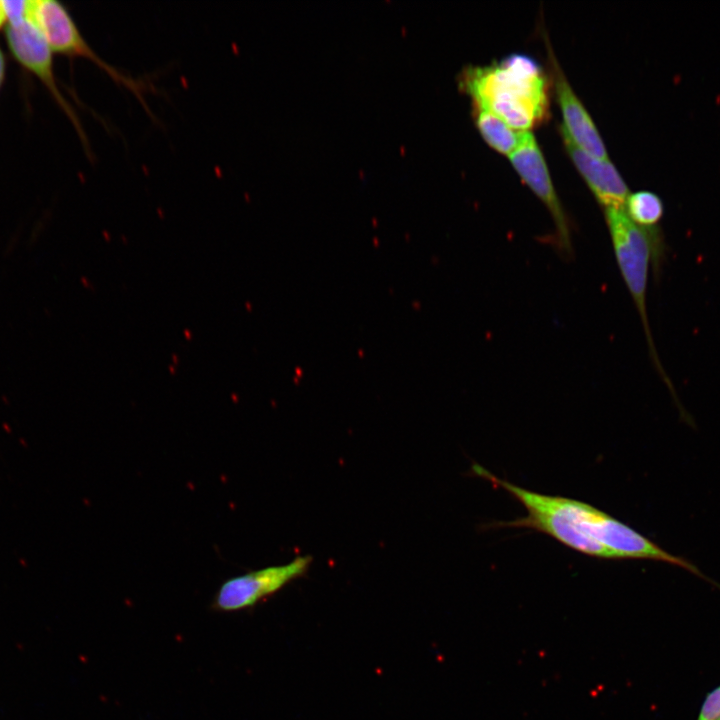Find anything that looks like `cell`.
Masks as SVG:
<instances>
[{"instance_id": "cell-1", "label": "cell", "mask_w": 720, "mask_h": 720, "mask_svg": "<svg viewBox=\"0 0 720 720\" xmlns=\"http://www.w3.org/2000/svg\"><path fill=\"white\" fill-rule=\"evenodd\" d=\"M474 475L506 491L526 515L492 526L526 528L546 534L581 554L604 560H648L677 566L720 588L688 559L672 554L656 542L589 503L525 489L493 475L483 466H471Z\"/></svg>"}, {"instance_id": "cell-2", "label": "cell", "mask_w": 720, "mask_h": 720, "mask_svg": "<svg viewBox=\"0 0 720 720\" xmlns=\"http://www.w3.org/2000/svg\"><path fill=\"white\" fill-rule=\"evenodd\" d=\"M548 80L533 57L512 53L488 65L466 67L459 85L472 106L488 109L513 129L526 131L549 114Z\"/></svg>"}, {"instance_id": "cell-3", "label": "cell", "mask_w": 720, "mask_h": 720, "mask_svg": "<svg viewBox=\"0 0 720 720\" xmlns=\"http://www.w3.org/2000/svg\"><path fill=\"white\" fill-rule=\"evenodd\" d=\"M604 215L619 271L643 325L651 360L671 392L675 403L681 407L673 384L658 357L646 309L649 262L652 257L656 261L659 260L663 251L662 240L656 233V228L645 229L636 225L627 216L624 209H604Z\"/></svg>"}, {"instance_id": "cell-4", "label": "cell", "mask_w": 720, "mask_h": 720, "mask_svg": "<svg viewBox=\"0 0 720 720\" xmlns=\"http://www.w3.org/2000/svg\"><path fill=\"white\" fill-rule=\"evenodd\" d=\"M508 157L521 179L551 215L555 229L548 239L550 244L560 256L567 259L573 257L570 218L556 193L542 151L530 130L519 131L517 145Z\"/></svg>"}, {"instance_id": "cell-5", "label": "cell", "mask_w": 720, "mask_h": 720, "mask_svg": "<svg viewBox=\"0 0 720 720\" xmlns=\"http://www.w3.org/2000/svg\"><path fill=\"white\" fill-rule=\"evenodd\" d=\"M310 556H298L283 565H273L225 580L212 600V608L235 612L251 608L307 572Z\"/></svg>"}, {"instance_id": "cell-6", "label": "cell", "mask_w": 720, "mask_h": 720, "mask_svg": "<svg viewBox=\"0 0 720 720\" xmlns=\"http://www.w3.org/2000/svg\"><path fill=\"white\" fill-rule=\"evenodd\" d=\"M6 42L13 58L33 73L48 89L51 96L71 121L86 151H90L87 136L74 109L61 93L53 68L52 50L36 26L28 21L5 29Z\"/></svg>"}, {"instance_id": "cell-7", "label": "cell", "mask_w": 720, "mask_h": 720, "mask_svg": "<svg viewBox=\"0 0 720 720\" xmlns=\"http://www.w3.org/2000/svg\"><path fill=\"white\" fill-rule=\"evenodd\" d=\"M548 55L551 84L554 86L563 118L561 125L581 149L596 157L608 159L607 150L593 119L574 92L549 46Z\"/></svg>"}, {"instance_id": "cell-8", "label": "cell", "mask_w": 720, "mask_h": 720, "mask_svg": "<svg viewBox=\"0 0 720 720\" xmlns=\"http://www.w3.org/2000/svg\"><path fill=\"white\" fill-rule=\"evenodd\" d=\"M559 132L568 155L600 205L604 209H624L629 189L611 161L581 149L561 124Z\"/></svg>"}, {"instance_id": "cell-9", "label": "cell", "mask_w": 720, "mask_h": 720, "mask_svg": "<svg viewBox=\"0 0 720 720\" xmlns=\"http://www.w3.org/2000/svg\"><path fill=\"white\" fill-rule=\"evenodd\" d=\"M475 125L486 143L501 154L509 155L517 145L518 133L488 109L472 106Z\"/></svg>"}, {"instance_id": "cell-10", "label": "cell", "mask_w": 720, "mask_h": 720, "mask_svg": "<svg viewBox=\"0 0 720 720\" xmlns=\"http://www.w3.org/2000/svg\"><path fill=\"white\" fill-rule=\"evenodd\" d=\"M624 211L636 225L655 229L663 217L664 204L654 192L642 190L629 193Z\"/></svg>"}, {"instance_id": "cell-11", "label": "cell", "mask_w": 720, "mask_h": 720, "mask_svg": "<svg viewBox=\"0 0 720 720\" xmlns=\"http://www.w3.org/2000/svg\"><path fill=\"white\" fill-rule=\"evenodd\" d=\"M7 25L16 26L24 22H31L32 0L4 1Z\"/></svg>"}, {"instance_id": "cell-12", "label": "cell", "mask_w": 720, "mask_h": 720, "mask_svg": "<svg viewBox=\"0 0 720 720\" xmlns=\"http://www.w3.org/2000/svg\"><path fill=\"white\" fill-rule=\"evenodd\" d=\"M696 720H720V685L706 695Z\"/></svg>"}, {"instance_id": "cell-13", "label": "cell", "mask_w": 720, "mask_h": 720, "mask_svg": "<svg viewBox=\"0 0 720 720\" xmlns=\"http://www.w3.org/2000/svg\"><path fill=\"white\" fill-rule=\"evenodd\" d=\"M5 76H6V58H5L4 52L0 48V90L5 81Z\"/></svg>"}, {"instance_id": "cell-14", "label": "cell", "mask_w": 720, "mask_h": 720, "mask_svg": "<svg viewBox=\"0 0 720 720\" xmlns=\"http://www.w3.org/2000/svg\"><path fill=\"white\" fill-rule=\"evenodd\" d=\"M7 22L6 13L3 6V0H0V29Z\"/></svg>"}]
</instances>
